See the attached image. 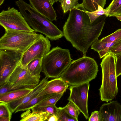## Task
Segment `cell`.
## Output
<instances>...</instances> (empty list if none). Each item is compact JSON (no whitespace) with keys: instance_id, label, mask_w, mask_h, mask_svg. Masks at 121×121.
<instances>
[{"instance_id":"obj_1","label":"cell","mask_w":121,"mask_h":121,"mask_svg":"<svg viewBox=\"0 0 121 121\" xmlns=\"http://www.w3.org/2000/svg\"><path fill=\"white\" fill-rule=\"evenodd\" d=\"M85 9L82 3H78L70 11L63 27L64 36L73 47L83 53V56L101 34L107 17L102 15L91 23Z\"/></svg>"},{"instance_id":"obj_2","label":"cell","mask_w":121,"mask_h":121,"mask_svg":"<svg viewBox=\"0 0 121 121\" xmlns=\"http://www.w3.org/2000/svg\"><path fill=\"white\" fill-rule=\"evenodd\" d=\"M15 3L27 23L35 31L44 34L52 41L64 36L62 31L30 4L23 0H18Z\"/></svg>"},{"instance_id":"obj_3","label":"cell","mask_w":121,"mask_h":121,"mask_svg":"<svg viewBox=\"0 0 121 121\" xmlns=\"http://www.w3.org/2000/svg\"><path fill=\"white\" fill-rule=\"evenodd\" d=\"M98 66L93 58L85 56L72 61L59 77L69 85H76L89 82L95 79Z\"/></svg>"},{"instance_id":"obj_4","label":"cell","mask_w":121,"mask_h":121,"mask_svg":"<svg viewBox=\"0 0 121 121\" xmlns=\"http://www.w3.org/2000/svg\"><path fill=\"white\" fill-rule=\"evenodd\" d=\"M116 55L109 52L103 59L100 64L102 82L99 89L101 100L107 102L114 99L118 90L115 69Z\"/></svg>"},{"instance_id":"obj_5","label":"cell","mask_w":121,"mask_h":121,"mask_svg":"<svg viewBox=\"0 0 121 121\" xmlns=\"http://www.w3.org/2000/svg\"><path fill=\"white\" fill-rule=\"evenodd\" d=\"M72 60L69 49L53 48L42 58V72L47 78H59Z\"/></svg>"},{"instance_id":"obj_6","label":"cell","mask_w":121,"mask_h":121,"mask_svg":"<svg viewBox=\"0 0 121 121\" xmlns=\"http://www.w3.org/2000/svg\"><path fill=\"white\" fill-rule=\"evenodd\" d=\"M35 31L5 30L0 39V50H10L23 54L40 36Z\"/></svg>"},{"instance_id":"obj_7","label":"cell","mask_w":121,"mask_h":121,"mask_svg":"<svg viewBox=\"0 0 121 121\" xmlns=\"http://www.w3.org/2000/svg\"><path fill=\"white\" fill-rule=\"evenodd\" d=\"M0 24L5 30L33 32L20 12L9 7L0 13Z\"/></svg>"},{"instance_id":"obj_8","label":"cell","mask_w":121,"mask_h":121,"mask_svg":"<svg viewBox=\"0 0 121 121\" xmlns=\"http://www.w3.org/2000/svg\"><path fill=\"white\" fill-rule=\"evenodd\" d=\"M22 54L10 50H0V86L5 84L20 63Z\"/></svg>"},{"instance_id":"obj_9","label":"cell","mask_w":121,"mask_h":121,"mask_svg":"<svg viewBox=\"0 0 121 121\" xmlns=\"http://www.w3.org/2000/svg\"><path fill=\"white\" fill-rule=\"evenodd\" d=\"M49 39L42 35L22 54L20 63L25 66L31 60L42 58L50 51L51 45Z\"/></svg>"},{"instance_id":"obj_10","label":"cell","mask_w":121,"mask_h":121,"mask_svg":"<svg viewBox=\"0 0 121 121\" xmlns=\"http://www.w3.org/2000/svg\"><path fill=\"white\" fill-rule=\"evenodd\" d=\"M89 82L81 84L71 86L70 93L67 99L74 103L79 109L87 119L89 117L88 98Z\"/></svg>"},{"instance_id":"obj_11","label":"cell","mask_w":121,"mask_h":121,"mask_svg":"<svg viewBox=\"0 0 121 121\" xmlns=\"http://www.w3.org/2000/svg\"><path fill=\"white\" fill-rule=\"evenodd\" d=\"M40 78V76H32L28 71L26 66H23L20 63L10 75L7 82L12 85H23L35 87L39 83Z\"/></svg>"},{"instance_id":"obj_12","label":"cell","mask_w":121,"mask_h":121,"mask_svg":"<svg viewBox=\"0 0 121 121\" xmlns=\"http://www.w3.org/2000/svg\"><path fill=\"white\" fill-rule=\"evenodd\" d=\"M99 112L104 121H121V105L117 100L103 104Z\"/></svg>"},{"instance_id":"obj_13","label":"cell","mask_w":121,"mask_h":121,"mask_svg":"<svg viewBox=\"0 0 121 121\" xmlns=\"http://www.w3.org/2000/svg\"><path fill=\"white\" fill-rule=\"evenodd\" d=\"M48 78L46 77L43 78L39 84L26 95L8 103L12 113H14L16 109L19 105L26 103L38 96L45 87L48 81Z\"/></svg>"},{"instance_id":"obj_14","label":"cell","mask_w":121,"mask_h":121,"mask_svg":"<svg viewBox=\"0 0 121 121\" xmlns=\"http://www.w3.org/2000/svg\"><path fill=\"white\" fill-rule=\"evenodd\" d=\"M31 6L51 21L56 20L57 16L49 0H29Z\"/></svg>"},{"instance_id":"obj_15","label":"cell","mask_w":121,"mask_h":121,"mask_svg":"<svg viewBox=\"0 0 121 121\" xmlns=\"http://www.w3.org/2000/svg\"><path fill=\"white\" fill-rule=\"evenodd\" d=\"M69 86L66 82L59 77L48 81L44 88L39 95H52L64 93Z\"/></svg>"},{"instance_id":"obj_16","label":"cell","mask_w":121,"mask_h":121,"mask_svg":"<svg viewBox=\"0 0 121 121\" xmlns=\"http://www.w3.org/2000/svg\"><path fill=\"white\" fill-rule=\"evenodd\" d=\"M29 109L21 115L20 121H47L52 114L47 112H34Z\"/></svg>"},{"instance_id":"obj_17","label":"cell","mask_w":121,"mask_h":121,"mask_svg":"<svg viewBox=\"0 0 121 121\" xmlns=\"http://www.w3.org/2000/svg\"><path fill=\"white\" fill-rule=\"evenodd\" d=\"M33 89H22L7 92L0 95V102L8 103L26 95Z\"/></svg>"},{"instance_id":"obj_18","label":"cell","mask_w":121,"mask_h":121,"mask_svg":"<svg viewBox=\"0 0 121 121\" xmlns=\"http://www.w3.org/2000/svg\"><path fill=\"white\" fill-rule=\"evenodd\" d=\"M52 95L50 94L41 95H38L28 102L18 106L16 109L14 113L20 111H26L29 109H30L39 103Z\"/></svg>"},{"instance_id":"obj_19","label":"cell","mask_w":121,"mask_h":121,"mask_svg":"<svg viewBox=\"0 0 121 121\" xmlns=\"http://www.w3.org/2000/svg\"><path fill=\"white\" fill-rule=\"evenodd\" d=\"M42 58L35 59L30 62L26 65L28 71L32 76H40V73L42 69Z\"/></svg>"},{"instance_id":"obj_20","label":"cell","mask_w":121,"mask_h":121,"mask_svg":"<svg viewBox=\"0 0 121 121\" xmlns=\"http://www.w3.org/2000/svg\"><path fill=\"white\" fill-rule=\"evenodd\" d=\"M106 0H82V3L87 11L93 12L98 9L99 5L104 8Z\"/></svg>"},{"instance_id":"obj_21","label":"cell","mask_w":121,"mask_h":121,"mask_svg":"<svg viewBox=\"0 0 121 121\" xmlns=\"http://www.w3.org/2000/svg\"><path fill=\"white\" fill-rule=\"evenodd\" d=\"M105 9L109 10L108 16L115 17L121 14V0H112Z\"/></svg>"},{"instance_id":"obj_22","label":"cell","mask_w":121,"mask_h":121,"mask_svg":"<svg viewBox=\"0 0 121 121\" xmlns=\"http://www.w3.org/2000/svg\"><path fill=\"white\" fill-rule=\"evenodd\" d=\"M12 113L7 103L0 102V121H10Z\"/></svg>"},{"instance_id":"obj_23","label":"cell","mask_w":121,"mask_h":121,"mask_svg":"<svg viewBox=\"0 0 121 121\" xmlns=\"http://www.w3.org/2000/svg\"><path fill=\"white\" fill-rule=\"evenodd\" d=\"M85 12L88 16L91 22L92 23L99 17L102 15H106L107 17H108L109 10L104 9L99 5L98 9L95 11L89 12L87 11L85 9Z\"/></svg>"},{"instance_id":"obj_24","label":"cell","mask_w":121,"mask_h":121,"mask_svg":"<svg viewBox=\"0 0 121 121\" xmlns=\"http://www.w3.org/2000/svg\"><path fill=\"white\" fill-rule=\"evenodd\" d=\"M64 93H62L53 95L39 103L35 106L41 107L55 104L63 95Z\"/></svg>"},{"instance_id":"obj_25","label":"cell","mask_w":121,"mask_h":121,"mask_svg":"<svg viewBox=\"0 0 121 121\" xmlns=\"http://www.w3.org/2000/svg\"><path fill=\"white\" fill-rule=\"evenodd\" d=\"M63 108L70 116L78 121V116L81 112L74 103L69 101L67 105Z\"/></svg>"},{"instance_id":"obj_26","label":"cell","mask_w":121,"mask_h":121,"mask_svg":"<svg viewBox=\"0 0 121 121\" xmlns=\"http://www.w3.org/2000/svg\"><path fill=\"white\" fill-rule=\"evenodd\" d=\"M32 111L34 112H47L51 114L56 116L58 108L55 104L41 107H34L31 109Z\"/></svg>"},{"instance_id":"obj_27","label":"cell","mask_w":121,"mask_h":121,"mask_svg":"<svg viewBox=\"0 0 121 121\" xmlns=\"http://www.w3.org/2000/svg\"><path fill=\"white\" fill-rule=\"evenodd\" d=\"M78 0H58L61 3L63 12L65 13L67 12L74 9L78 4Z\"/></svg>"},{"instance_id":"obj_28","label":"cell","mask_w":121,"mask_h":121,"mask_svg":"<svg viewBox=\"0 0 121 121\" xmlns=\"http://www.w3.org/2000/svg\"><path fill=\"white\" fill-rule=\"evenodd\" d=\"M118 41L113 42L106 43L103 42L101 39H97L91 44V49L98 52L103 50L108 46L111 47Z\"/></svg>"},{"instance_id":"obj_29","label":"cell","mask_w":121,"mask_h":121,"mask_svg":"<svg viewBox=\"0 0 121 121\" xmlns=\"http://www.w3.org/2000/svg\"><path fill=\"white\" fill-rule=\"evenodd\" d=\"M56 116L58 118V121H77L70 116L63 107L58 108Z\"/></svg>"},{"instance_id":"obj_30","label":"cell","mask_w":121,"mask_h":121,"mask_svg":"<svg viewBox=\"0 0 121 121\" xmlns=\"http://www.w3.org/2000/svg\"><path fill=\"white\" fill-rule=\"evenodd\" d=\"M121 39V28L119 29L110 35L101 39L103 42L109 43L115 42Z\"/></svg>"},{"instance_id":"obj_31","label":"cell","mask_w":121,"mask_h":121,"mask_svg":"<svg viewBox=\"0 0 121 121\" xmlns=\"http://www.w3.org/2000/svg\"><path fill=\"white\" fill-rule=\"evenodd\" d=\"M108 50L115 55L121 53V39L110 47Z\"/></svg>"},{"instance_id":"obj_32","label":"cell","mask_w":121,"mask_h":121,"mask_svg":"<svg viewBox=\"0 0 121 121\" xmlns=\"http://www.w3.org/2000/svg\"><path fill=\"white\" fill-rule=\"evenodd\" d=\"M115 69L117 78L121 75V53L116 55Z\"/></svg>"},{"instance_id":"obj_33","label":"cell","mask_w":121,"mask_h":121,"mask_svg":"<svg viewBox=\"0 0 121 121\" xmlns=\"http://www.w3.org/2000/svg\"><path fill=\"white\" fill-rule=\"evenodd\" d=\"M89 121H104L99 111H95L92 112L89 118Z\"/></svg>"},{"instance_id":"obj_34","label":"cell","mask_w":121,"mask_h":121,"mask_svg":"<svg viewBox=\"0 0 121 121\" xmlns=\"http://www.w3.org/2000/svg\"><path fill=\"white\" fill-rule=\"evenodd\" d=\"M47 121H58V119L56 116L51 115Z\"/></svg>"},{"instance_id":"obj_35","label":"cell","mask_w":121,"mask_h":121,"mask_svg":"<svg viewBox=\"0 0 121 121\" xmlns=\"http://www.w3.org/2000/svg\"><path fill=\"white\" fill-rule=\"evenodd\" d=\"M52 5H53L55 3L58 1V0H49Z\"/></svg>"},{"instance_id":"obj_36","label":"cell","mask_w":121,"mask_h":121,"mask_svg":"<svg viewBox=\"0 0 121 121\" xmlns=\"http://www.w3.org/2000/svg\"><path fill=\"white\" fill-rule=\"evenodd\" d=\"M116 17L118 20L121 21V14L116 16Z\"/></svg>"},{"instance_id":"obj_37","label":"cell","mask_w":121,"mask_h":121,"mask_svg":"<svg viewBox=\"0 0 121 121\" xmlns=\"http://www.w3.org/2000/svg\"><path fill=\"white\" fill-rule=\"evenodd\" d=\"M4 0H0V6H1L4 2Z\"/></svg>"}]
</instances>
